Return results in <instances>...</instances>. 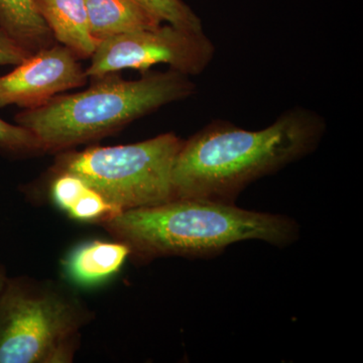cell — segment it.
<instances>
[{"instance_id":"obj_1","label":"cell","mask_w":363,"mask_h":363,"mask_svg":"<svg viewBox=\"0 0 363 363\" xmlns=\"http://www.w3.org/2000/svg\"><path fill=\"white\" fill-rule=\"evenodd\" d=\"M326 126L304 107L289 109L260 130L213 121L183 140L172 174L174 198L234 203L252 182L314 152Z\"/></svg>"},{"instance_id":"obj_6","label":"cell","mask_w":363,"mask_h":363,"mask_svg":"<svg viewBox=\"0 0 363 363\" xmlns=\"http://www.w3.org/2000/svg\"><path fill=\"white\" fill-rule=\"evenodd\" d=\"M214 55L215 45L203 30L192 32L167 23L98 43L85 73L94 79L125 69L147 72L166 64L190 77L206 70Z\"/></svg>"},{"instance_id":"obj_8","label":"cell","mask_w":363,"mask_h":363,"mask_svg":"<svg viewBox=\"0 0 363 363\" xmlns=\"http://www.w3.org/2000/svg\"><path fill=\"white\" fill-rule=\"evenodd\" d=\"M128 257L130 247L123 241L90 240L74 247L62 266L66 279L73 285L92 288L113 278Z\"/></svg>"},{"instance_id":"obj_12","label":"cell","mask_w":363,"mask_h":363,"mask_svg":"<svg viewBox=\"0 0 363 363\" xmlns=\"http://www.w3.org/2000/svg\"><path fill=\"white\" fill-rule=\"evenodd\" d=\"M0 30L32 54L56 40L35 0H0Z\"/></svg>"},{"instance_id":"obj_9","label":"cell","mask_w":363,"mask_h":363,"mask_svg":"<svg viewBox=\"0 0 363 363\" xmlns=\"http://www.w3.org/2000/svg\"><path fill=\"white\" fill-rule=\"evenodd\" d=\"M42 18L60 45L79 60L94 54L98 40L91 35L84 0H35Z\"/></svg>"},{"instance_id":"obj_10","label":"cell","mask_w":363,"mask_h":363,"mask_svg":"<svg viewBox=\"0 0 363 363\" xmlns=\"http://www.w3.org/2000/svg\"><path fill=\"white\" fill-rule=\"evenodd\" d=\"M91 35L98 40L152 30L162 21L140 0H84Z\"/></svg>"},{"instance_id":"obj_2","label":"cell","mask_w":363,"mask_h":363,"mask_svg":"<svg viewBox=\"0 0 363 363\" xmlns=\"http://www.w3.org/2000/svg\"><path fill=\"white\" fill-rule=\"evenodd\" d=\"M140 260L215 257L234 243L259 240L284 247L298 240L297 222L285 215L241 209L234 203L174 198L126 210L100 224Z\"/></svg>"},{"instance_id":"obj_5","label":"cell","mask_w":363,"mask_h":363,"mask_svg":"<svg viewBox=\"0 0 363 363\" xmlns=\"http://www.w3.org/2000/svg\"><path fill=\"white\" fill-rule=\"evenodd\" d=\"M183 140L168 133L131 145L64 150L52 171L78 176L121 212L155 206L174 199L172 174Z\"/></svg>"},{"instance_id":"obj_4","label":"cell","mask_w":363,"mask_h":363,"mask_svg":"<svg viewBox=\"0 0 363 363\" xmlns=\"http://www.w3.org/2000/svg\"><path fill=\"white\" fill-rule=\"evenodd\" d=\"M91 313L70 286L7 279L0 295V363H69Z\"/></svg>"},{"instance_id":"obj_13","label":"cell","mask_w":363,"mask_h":363,"mask_svg":"<svg viewBox=\"0 0 363 363\" xmlns=\"http://www.w3.org/2000/svg\"><path fill=\"white\" fill-rule=\"evenodd\" d=\"M43 152H45L44 145L32 131L0 118V154L20 157Z\"/></svg>"},{"instance_id":"obj_15","label":"cell","mask_w":363,"mask_h":363,"mask_svg":"<svg viewBox=\"0 0 363 363\" xmlns=\"http://www.w3.org/2000/svg\"><path fill=\"white\" fill-rule=\"evenodd\" d=\"M32 55V52L0 30V65H20Z\"/></svg>"},{"instance_id":"obj_16","label":"cell","mask_w":363,"mask_h":363,"mask_svg":"<svg viewBox=\"0 0 363 363\" xmlns=\"http://www.w3.org/2000/svg\"><path fill=\"white\" fill-rule=\"evenodd\" d=\"M7 279L6 277V272L2 271L1 267H0V295L2 294V291H4V286L6 285Z\"/></svg>"},{"instance_id":"obj_14","label":"cell","mask_w":363,"mask_h":363,"mask_svg":"<svg viewBox=\"0 0 363 363\" xmlns=\"http://www.w3.org/2000/svg\"><path fill=\"white\" fill-rule=\"evenodd\" d=\"M145 6L149 7L157 18L164 23L192 30L202 32V21L199 16L187 6L183 0H140Z\"/></svg>"},{"instance_id":"obj_3","label":"cell","mask_w":363,"mask_h":363,"mask_svg":"<svg viewBox=\"0 0 363 363\" xmlns=\"http://www.w3.org/2000/svg\"><path fill=\"white\" fill-rule=\"evenodd\" d=\"M94 80L82 92L57 95L25 109L14 117L16 123L32 131L45 152H64L111 135L196 90L189 76L173 69L143 74L138 80H124L116 73Z\"/></svg>"},{"instance_id":"obj_7","label":"cell","mask_w":363,"mask_h":363,"mask_svg":"<svg viewBox=\"0 0 363 363\" xmlns=\"http://www.w3.org/2000/svg\"><path fill=\"white\" fill-rule=\"evenodd\" d=\"M88 77L75 55L62 45L35 52L11 73L0 76V108H35L65 91L82 87Z\"/></svg>"},{"instance_id":"obj_11","label":"cell","mask_w":363,"mask_h":363,"mask_svg":"<svg viewBox=\"0 0 363 363\" xmlns=\"http://www.w3.org/2000/svg\"><path fill=\"white\" fill-rule=\"evenodd\" d=\"M50 194L52 201L71 219L82 223H98L121 213L113 204L73 174L54 173Z\"/></svg>"}]
</instances>
